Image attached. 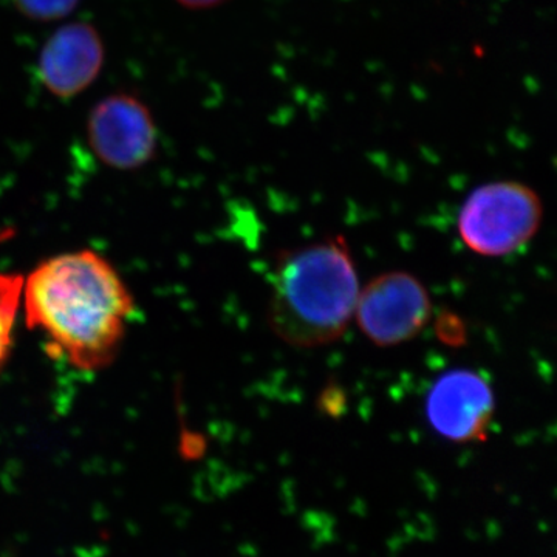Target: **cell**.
Here are the masks:
<instances>
[{
    "instance_id": "cell-1",
    "label": "cell",
    "mask_w": 557,
    "mask_h": 557,
    "mask_svg": "<svg viewBox=\"0 0 557 557\" xmlns=\"http://www.w3.org/2000/svg\"><path fill=\"white\" fill-rule=\"evenodd\" d=\"M28 327L51 354L73 368L97 372L119 354L135 306L116 270L90 249L44 260L22 288Z\"/></svg>"
},
{
    "instance_id": "cell-3",
    "label": "cell",
    "mask_w": 557,
    "mask_h": 557,
    "mask_svg": "<svg viewBox=\"0 0 557 557\" xmlns=\"http://www.w3.org/2000/svg\"><path fill=\"white\" fill-rule=\"evenodd\" d=\"M542 218L541 199L523 183H486L461 205L458 234L475 255L504 258L530 244L541 228Z\"/></svg>"
},
{
    "instance_id": "cell-10",
    "label": "cell",
    "mask_w": 557,
    "mask_h": 557,
    "mask_svg": "<svg viewBox=\"0 0 557 557\" xmlns=\"http://www.w3.org/2000/svg\"><path fill=\"white\" fill-rule=\"evenodd\" d=\"M178 5L183 9L190 11H207L219 9V7L225 5L230 0H175Z\"/></svg>"
},
{
    "instance_id": "cell-6",
    "label": "cell",
    "mask_w": 557,
    "mask_h": 557,
    "mask_svg": "<svg viewBox=\"0 0 557 557\" xmlns=\"http://www.w3.org/2000/svg\"><path fill=\"white\" fill-rule=\"evenodd\" d=\"M494 410L496 398L490 383L468 369L449 370L438 376L424 403L429 426L453 443L482 442Z\"/></svg>"
},
{
    "instance_id": "cell-7",
    "label": "cell",
    "mask_w": 557,
    "mask_h": 557,
    "mask_svg": "<svg viewBox=\"0 0 557 557\" xmlns=\"http://www.w3.org/2000/svg\"><path fill=\"white\" fill-rule=\"evenodd\" d=\"M106 46L90 22L62 25L44 44L38 58V79L51 97L73 100L101 75Z\"/></svg>"
},
{
    "instance_id": "cell-5",
    "label": "cell",
    "mask_w": 557,
    "mask_h": 557,
    "mask_svg": "<svg viewBox=\"0 0 557 557\" xmlns=\"http://www.w3.org/2000/svg\"><path fill=\"white\" fill-rule=\"evenodd\" d=\"M87 139L98 160L119 171L145 166L159 149L156 119L132 91L110 94L91 108Z\"/></svg>"
},
{
    "instance_id": "cell-9",
    "label": "cell",
    "mask_w": 557,
    "mask_h": 557,
    "mask_svg": "<svg viewBox=\"0 0 557 557\" xmlns=\"http://www.w3.org/2000/svg\"><path fill=\"white\" fill-rule=\"evenodd\" d=\"M22 16L35 22H54L67 17L81 0H11Z\"/></svg>"
},
{
    "instance_id": "cell-8",
    "label": "cell",
    "mask_w": 557,
    "mask_h": 557,
    "mask_svg": "<svg viewBox=\"0 0 557 557\" xmlns=\"http://www.w3.org/2000/svg\"><path fill=\"white\" fill-rule=\"evenodd\" d=\"M24 277L0 273V372L9 361L13 347L14 325L22 302Z\"/></svg>"
},
{
    "instance_id": "cell-4",
    "label": "cell",
    "mask_w": 557,
    "mask_h": 557,
    "mask_svg": "<svg viewBox=\"0 0 557 557\" xmlns=\"http://www.w3.org/2000/svg\"><path fill=\"white\" fill-rule=\"evenodd\" d=\"M358 327L376 347H395L412 341L426 329L432 302L426 287L413 274H380L358 295Z\"/></svg>"
},
{
    "instance_id": "cell-2",
    "label": "cell",
    "mask_w": 557,
    "mask_h": 557,
    "mask_svg": "<svg viewBox=\"0 0 557 557\" xmlns=\"http://www.w3.org/2000/svg\"><path fill=\"white\" fill-rule=\"evenodd\" d=\"M359 295L354 256L343 236L277 255L267 319L278 339L317 348L344 335Z\"/></svg>"
}]
</instances>
